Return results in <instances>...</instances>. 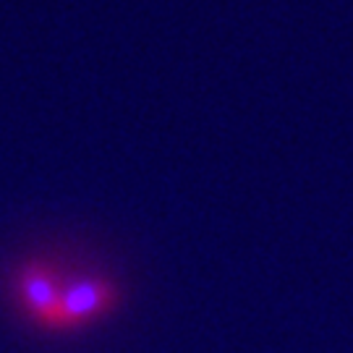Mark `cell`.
Here are the masks:
<instances>
[{
    "label": "cell",
    "instance_id": "cell-1",
    "mask_svg": "<svg viewBox=\"0 0 353 353\" xmlns=\"http://www.w3.org/2000/svg\"><path fill=\"white\" fill-rule=\"evenodd\" d=\"M118 303H121V290L110 278L100 275L65 278L58 306V332L89 327L110 314Z\"/></svg>",
    "mask_w": 353,
    "mask_h": 353
}]
</instances>
